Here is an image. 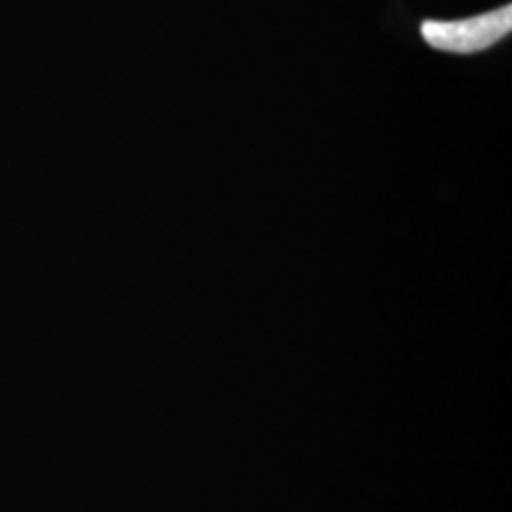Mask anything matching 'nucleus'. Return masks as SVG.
Returning a JSON list of instances; mask_svg holds the SVG:
<instances>
[{"label":"nucleus","mask_w":512,"mask_h":512,"mask_svg":"<svg viewBox=\"0 0 512 512\" xmlns=\"http://www.w3.org/2000/svg\"><path fill=\"white\" fill-rule=\"evenodd\" d=\"M512 29V5H503L482 15L465 19H425L420 24L422 41L434 50L451 55H477L494 48Z\"/></svg>","instance_id":"1"}]
</instances>
